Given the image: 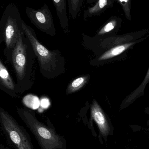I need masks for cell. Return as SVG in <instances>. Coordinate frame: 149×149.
I'll return each instance as SVG.
<instances>
[{"instance_id": "obj_3", "label": "cell", "mask_w": 149, "mask_h": 149, "mask_svg": "<svg viewBox=\"0 0 149 149\" xmlns=\"http://www.w3.org/2000/svg\"><path fill=\"white\" fill-rule=\"evenodd\" d=\"M23 19L17 7L10 3L6 7L0 21V27L8 49L15 47L19 36L23 32Z\"/></svg>"}, {"instance_id": "obj_17", "label": "cell", "mask_w": 149, "mask_h": 149, "mask_svg": "<svg viewBox=\"0 0 149 149\" xmlns=\"http://www.w3.org/2000/svg\"><path fill=\"white\" fill-rule=\"evenodd\" d=\"M120 5L124 12L125 17L129 21H131V8L132 0H116Z\"/></svg>"}, {"instance_id": "obj_2", "label": "cell", "mask_w": 149, "mask_h": 149, "mask_svg": "<svg viewBox=\"0 0 149 149\" xmlns=\"http://www.w3.org/2000/svg\"><path fill=\"white\" fill-rule=\"evenodd\" d=\"M17 114L29 128L41 149H66V140L55 129L39 121L34 112L25 109L17 108Z\"/></svg>"}, {"instance_id": "obj_11", "label": "cell", "mask_w": 149, "mask_h": 149, "mask_svg": "<svg viewBox=\"0 0 149 149\" xmlns=\"http://www.w3.org/2000/svg\"><path fill=\"white\" fill-rule=\"evenodd\" d=\"M149 83V66L146 75L140 86L130 93L123 101L120 106V109H123L129 107L135 101L144 95V91Z\"/></svg>"}, {"instance_id": "obj_5", "label": "cell", "mask_w": 149, "mask_h": 149, "mask_svg": "<svg viewBox=\"0 0 149 149\" xmlns=\"http://www.w3.org/2000/svg\"><path fill=\"white\" fill-rule=\"evenodd\" d=\"M25 12L31 22L39 30L51 36H55L56 29L53 16L46 3L37 10L27 7Z\"/></svg>"}, {"instance_id": "obj_13", "label": "cell", "mask_w": 149, "mask_h": 149, "mask_svg": "<svg viewBox=\"0 0 149 149\" xmlns=\"http://www.w3.org/2000/svg\"><path fill=\"white\" fill-rule=\"evenodd\" d=\"M56 8L59 23L64 30H67L69 27L67 15L66 0H52Z\"/></svg>"}, {"instance_id": "obj_6", "label": "cell", "mask_w": 149, "mask_h": 149, "mask_svg": "<svg viewBox=\"0 0 149 149\" xmlns=\"http://www.w3.org/2000/svg\"><path fill=\"white\" fill-rule=\"evenodd\" d=\"M149 37V28H148L120 36L116 35L104 38H91L86 35H83V38L88 41L95 43L101 50L105 52L113 46Z\"/></svg>"}, {"instance_id": "obj_10", "label": "cell", "mask_w": 149, "mask_h": 149, "mask_svg": "<svg viewBox=\"0 0 149 149\" xmlns=\"http://www.w3.org/2000/svg\"><path fill=\"white\" fill-rule=\"evenodd\" d=\"M123 20L117 16H112L99 29L94 37L102 38L116 35L121 28Z\"/></svg>"}, {"instance_id": "obj_18", "label": "cell", "mask_w": 149, "mask_h": 149, "mask_svg": "<svg viewBox=\"0 0 149 149\" xmlns=\"http://www.w3.org/2000/svg\"><path fill=\"white\" fill-rule=\"evenodd\" d=\"M97 0H86V3L87 4H91V3H93L95 2Z\"/></svg>"}, {"instance_id": "obj_8", "label": "cell", "mask_w": 149, "mask_h": 149, "mask_svg": "<svg viewBox=\"0 0 149 149\" xmlns=\"http://www.w3.org/2000/svg\"><path fill=\"white\" fill-rule=\"evenodd\" d=\"M90 112L91 118L95 121L99 129L100 136L106 141L112 130V126L109 119L95 100H93Z\"/></svg>"}, {"instance_id": "obj_4", "label": "cell", "mask_w": 149, "mask_h": 149, "mask_svg": "<svg viewBox=\"0 0 149 149\" xmlns=\"http://www.w3.org/2000/svg\"><path fill=\"white\" fill-rule=\"evenodd\" d=\"M0 123L17 149H34L29 135L15 119L0 106Z\"/></svg>"}, {"instance_id": "obj_1", "label": "cell", "mask_w": 149, "mask_h": 149, "mask_svg": "<svg viewBox=\"0 0 149 149\" xmlns=\"http://www.w3.org/2000/svg\"><path fill=\"white\" fill-rule=\"evenodd\" d=\"M22 28L37 57L41 73L45 79H54L65 72V58L58 50L50 51L37 38L35 31L23 20Z\"/></svg>"}, {"instance_id": "obj_12", "label": "cell", "mask_w": 149, "mask_h": 149, "mask_svg": "<svg viewBox=\"0 0 149 149\" xmlns=\"http://www.w3.org/2000/svg\"><path fill=\"white\" fill-rule=\"evenodd\" d=\"M116 0H97L94 5L88 7L83 12L84 19L100 15L108 9L113 6Z\"/></svg>"}, {"instance_id": "obj_16", "label": "cell", "mask_w": 149, "mask_h": 149, "mask_svg": "<svg viewBox=\"0 0 149 149\" xmlns=\"http://www.w3.org/2000/svg\"><path fill=\"white\" fill-rule=\"evenodd\" d=\"M84 0H68L70 16L73 19L79 17Z\"/></svg>"}, {"instance_id": "obj_9", "label": "cell", "mask_w": 149, "mask_h": 149, "mask_svg": "<svg viewBox=\"0 0 149 149\" xmlns=\"http://www.w3.org/2000/svg\"><path fill=\"white\" fill-rule=\"evenodd\" d=\"M148 38H143L138 40L131 41L129 42L122 44L116 46H113L110 49L107 50L103 53L101 54L95 62H102L116 58L117 57L125 58L129 54V52L134 49L136 45L143 42Z\"/></svg>"}, {"instance_id": "obj_19", "label": "cell", "mask_w": 149, "mask_h": 149, "mask_svg": "<svg viewBox=\"0 0 149 149\" xmlns=\"http://www.w3.org/2000/svg\"><path fill=\"white\" fill-rule=\"evenodd\" d=\"M145 112L146 113L149 115V106L148 107L145 108Z\"/></svg>"}, {"instance_id": "obj_7", "label": "cell", "mask_w": 149, "mask_h": 149, "mask_svg": "<svg viewBox=\"0 0 149 149\" xmlns=\"http://www.w3.org/2000/svg\"><path fill=\"white\" fill-rule=\"evenodd\" d=\"M23 31L17 41L12 53V61L18 79L25 78L27 67V46L24 41Z\"/></svg>"}, {"instance_id": "obj_15", "label": "cell", "mask_w": 149, "mask_h": 149, "mask_svg": "<svg viewBox=\"0 0 149 149\" xmlns=\"http://www.w3.org/2000/svg\"><path fill=\"white\" fill-rule=\"evenodd\" d=\"M0 81L3 85L8 89L11 90H15V86L14 82L8 72L0 60Z\"/></svg>"}, {"instance_id": "obj_14", "label": "cell", "mask_w": 149, "mask_h": 149, "mask_svg": "<svg viewBox=\"0 0 149 149\" xmlns=\"http://www.w3.org/2000/svg\"><path fill=\"white\" fill-rule=\"evenodd\" d=\"M89 79V75H86L74 79L68 85L66 89V94L69 95L81 89L88 82Z\"/></svg>"}]
</instances>
